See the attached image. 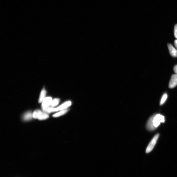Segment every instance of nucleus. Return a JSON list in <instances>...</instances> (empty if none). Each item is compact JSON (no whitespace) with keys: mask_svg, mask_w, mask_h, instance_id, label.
<instances>
[{"mask_svg":"<svg viewBox=\"0 0 177 177\" xmlns=\"http://www.w3.org/2000/svg\"><path fill=\"white\" fill-rule=\"evenodd\" d=\"M33 118L40 120H44L49 118L47 113L40 110L35 111L33 113Z\"/></svg>","mask_w":177,"mask_h":177,"instance_id":"1","label":"nucleus"},{"mask_svg":"<svg viewBox=\"0 0 177 177\" xmlns=\"http://www.w3.org/2000/svg\"><path fill=\"white\" fill-rule=\"evenodd\" d=\"M71 102L68 101L64 103L63 104L61 105L56 108H49L47 111V113H51L52 112H57L59 111H62L63 110L66 109L71 105Z\"/></svg>","mask_w":177,"mask_h":177,"instance_id":"2","label":"nucleus"},{"mask_svg":"<svg viewBox=\"0 0 177 177\" xmlns=\"http://www.w3.org/2000/svg\"><path fill=\"white\" fill-rule=\"evenodd\" d=\"M159 136V134L157 133L152 139L151 141L149 143L147 149H146V153H149V152H150L153 149L155 144H156Z\"/></svg>","mask_w":177,"mask_h":177,"instance_id":"3","label":"nucleus"},{"mask_svg":"<svg viewBox=\"0 0 177 177\" xmlns=\"http://www.w3.org/2000/svg\"><path fill=\"white\" fill-rule=\"evenodd\" d=\"M52 101L53 99L52 97H45L42 102V108L43 111L47 112V110L50 108Z\"/></svg>","mask_w":177,"mask_h":177,"instance_id":"4","label":"nucleus"},{"mask_svg":"<svg viewBox=\"0 0 177 177\" xmlns=\"http://www.w3.org/2000/svg\"><path fill=\"white\" fill-rule=\"evenodd\" d=\"M165 121V118L163 115L160 114L154 115L153 123L155 127L156 128L160 125L161 123H164Z\"/></svg>","mask_w":177,"mask_h":177,"instance_id":"5","label":"nucleus"},{"mask_svg":"<svg viewBox=\"0 0 177 177\" xmlns=\"http://www.w3.org/2000/svg\"><path fill=\"white\" fill-rule=\"evenodd\" d=\"M154 117V115L152 116L149 118L147 122L146 128L149 131H153L156 129V128L155 127L153 123Z\"/></svg>","mask_w":177,"mask_h":177,"instance_id":"6","label":"nucleus"},{"mask_svg":"<svg viewBox=\"0 0 177 177\" xmlns=\"http://www.w3.org/2000/svg\"><path fill=\"white\" fill-rule=\"evenodd\" d=\"M177 85V74L172 75L169 82V87L172 89L175 87Z\"/></svg>","mask_w":177,"mask_h":177,"instance_id":"7","label":"nucleus"},{"mask_svg":"<svg viewBox=\"0 0 177 177\" xmlns=\"http://www.w3.org/2000/svg\"><path fill=\"white\" fill-rule=\"evenodd\" d=\"M168 48L170 55L173 57H177V50L170 44H168Z\"/></svg>","mask_w":177,"mask_h":177,"instance_id":"8","label":"nucleus"},{"mask_svg":"<svg viewBox=\"0 0 177 177\" xmlns=\"http://www.w3.org/2000/svg\"><path fill=\"white\" fill-rule=\"evenodd\" d=\"M33 118V114L31 112L29 111L24 114L23 116V119L24 121H28Z\"/></svg>","mask_w":177,"mask_h":177,"instance_id":"9","label":"nucleus"},{"mask_svg":"<svg viewBox=\"0 0 177 177\" xmlns=\"http://www.w3.org/2000/svg\"><path fill=\"white\" fill-rule=\"evenodd\" d=\"M46 91L44 89H43L39 96V98L38 100L39 103H41L43 102V101L45 98L46 95Z\"/></svg>","mask_w":177,"mask_h":177,"instance_id":"10","label":"nucleus"},{"mask_svg":"<svg viewBox=\"0 0 177 177\" xmlns=\"http://www.w3.org/2000/svg\"><path fill=\"white\" fill-rule=\"evenodd\" d=\"M68 111V109H67L65 110H63L57 113L54 114L53 116L54 118L59 117L65 114Z\"/></svg>","mask_w":177,"mask_h":177,"instance_id":"11","label":"nucleus"},{"mask_svg":"<svg viewBox=\"0 0 177 177\" xmlns=\"http://www.w3.org/2000/svg\"><path fill=\"white\" fill-rule=\"evenodd\" d=\"M60 101V100L59 99L56 98L54 99L53 100L50 108H54V107L57 106L59 104Z\"/></svg>","mask_w":177,"mask_h":177,"instance_id":"12","label":"nucleus"},{"mask_svg":"<svg viewBox=\"0 0 177 177\" xmlns=\"http://www.w3.org/2000/svg\"><path fill=\"white\" fill-rule=\"evenodd\" d=\"M167 94H165L162 97L161 100L160 102V105H162L166 102V101L167 98Z\"/></svg>","mask_w":177,"mask_h":177,"instance_id":"13","label":"nucleus"},{"mask_svg":"<svg viewBox=\"0 0 177 177\" xmlns=\"http://www.w3.org/2000/svg\"><path fill=\"white\" fill-rule=\"evenodd\" d=\"M174 33L175 37L177 39V24L175 25Z\"/></svg>","mask_w":177,"mask_h":177,"instance_id":"14","label":"nucleus"},{"mask_svg":"<svg viewBox=\"0 0 177 177\" xmlns=\"http://www.w3.org/2000/svg\"><path fill=\"white\" fill-rule=\"evenodd\" d=\"M174 71L177 74V65H175L173 68Z\"/></svg>","mask_w":177,"mask_h":177,"instance_id":"15","label":"nucleus"},{"mask_svg":"<svg viewBox=\"0 0 177 177\" xmlns=\"http://www.w3.org/2000/svg\"><path fill=\"white\" fill-rule=\"evenodd\" d=\"M174 43L175 46L176 47L177 49V39L175 41Z\"/></svg>","mask_w":177,"mask_h":177,"instance_id":"16","label":"nucleus"}]
</instances>
